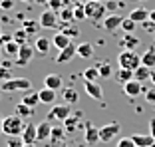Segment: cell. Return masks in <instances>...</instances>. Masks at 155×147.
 <instances>
[{"instance_id":"obj_1","label":"cell","mask_w":155,"mask_h":147,"mask_svg":"<svg viewBox=\"0 0 155 147\" xmlns=\"http://www.w3.org/2000/svg\"><path fill=\"white\" fill-rule=\"evenodd\" d=\"M117 64L121 70H129V72H135L139 66H141V56L137 54L135 50H121L117 54Z\"/></svg>"},{"instance_id":"obj_2","label":"cell","mask_w":155,"mask_h":147,"mask_svg":"<svg viewBox=\"0 0 155 147\" xmlns=\"http://www.w3.org/2000/svg\"><path fill=\"white\" fill-rule=\"evenodd\" d=\"M24 127H26L24 119H22V117H18L16 113L4 117V123H2V129H4V135H6V137H16V135H22L24 133Z\"/></svg>"},{"instance_id":"obj_3","label":"cell","mask_w":155,"mask_h":147,"mask_svg":"<svg viewBox=\"0 0 155 147\" xmlns=\"http://www.w3.org/2000/svg\"><path fill=\"white\" fill-rule=\"evenodd\" d=\"M84 8H86V18L91 20V24L94 22H100L101 18L105 16V4H101V2H94V0H87L86 4H84Z\"/></svg>"},{"instance_id":"obj_4","label":"cell","mask_w":155,"mask_h":147,"mask_svg":"<svg viewBox=\"0 0 155 147\" xmlns=\"http://www.w3.org/2000/svg\"><path fill=\"white\" fill-rule=\"evenodd\" d=\"M0 90H2V92H30V90H32V80H28V78H12L10 82L2 83Z\"/></svg>"},{"instance_id":"obj_5","label":"cell","mask_w":155,"mask_h":147,"mask_svg":"<svg viewBox=\"0 0 155 147\" xmlns=\"http://www.w3.org/2000/svg\"><path fill=\"white\" fill-rule=\"evenodd\" d=\"M70 113H72V106H68V103H62V106H54L50 111H48V115H46V119L48 121H66L70 117Z\"/></svg>"},{"instance_id":"obj_6","label":"cell","mask_w":155,"mask_h":147,"mask_svg":"<svg viewBox=\"0 0 155 147\" xmlns=\"http://www.w3.org/2000/svg\"><path fill=\"white\" fill-rule=\"evenodd\" d=\"M42 28H48V30H54V28H60V16L52 10H44L40 14V18H38Z\"/></svg>"},{"instance_id":"obj_7","label":"cell","mask_w":155,"mask_h":147,"mask_svg":"<svg viewBox=\"0 0 155 147\" xmlns=\"http://www.w3.org/2000/svg\"><path fill=\"white\" fill-rule=\"evenodd\" d=\"M119 129H121V125H119L117 121L105 123L104 127H100V141H104V143H110L111 139H115V135L119 133Z\"/></svg>"},{"instance_id":"obj_8","label":"cell","mask_w":155,"mask_h":147,"mask_svg":"<svg viewBox=\"0 0 155 147\" xmlns=\"http://www.w3.org/2000/svg\"><path fill=\"white\" fill-rule=\"evenodd\" d=\"M34 46H30V44H24V46H20V54H18V58L14 60V64L16 66H28L30 62H32V58H34Z\"/></svg>"},{"instance_id":"obj_9","label":"cell","mask_w":155,"mask_h":147,"mask_svg":"<svg viewBox=\"0 0 155 147\" xmlns=\"http://www.w3.org/2000/svg\"><path fill=\"white\" fill-rule=\"evenodd\" d=\"M127 18H131L135 24H143V22H147V20H149V10L143 8V6H137V8H133L131 12H129Z\"/></svg>"},{"instance_id":"obj_10","label":"cell","mask_w":155,"mask_h":147,"mask_svg":"<svg viewBox=\"0 0 155 147\" xmlns=\"http://www.w3.org/2000/svg\"><path fill=\"white\" fill-rule=\"evenodd\" d=\"M84 86H86V92H87V96H90V97H94L96 101L104 100V90H101V86L97 82H86Z\"/></svg>"},{"instance_id":"obj_11","label":"cell","mask_w":155,"mask_h":147,"mask_svg":"<svg viewBox=\"0 0 155 147\" xmlns=\"http://www.w3.org/2000/svg\"><path fill=\"white\" fill-rule=\"evenodd\" d=\"M123 93H125V96H129L133 100V97H137L139 96V93L143 92V86L139 82H135V80H131V82H127V83H123Z\"/></svg>"},{"instance_id":"obj_12","label":"cell","mask_w":155,"mask_h":147,"mask_svg":"<svg viewBox=\"0 0 155 147\" xmlns=\"http://www.w3.org/2000/svg\"><path fill=\"white\" fill-rule=\"evenodd\" d=\"M52 125H50V121L48 119H44V121H40L38 123V127H36V133H38V141H46V139H50L52 137Z\"/></svg>"},{"instance_id":"obj_13","label":"cell","mask_w":155,"mask_h":147,"mask_svg":"<svg viewBox=\"0 0 155 147\" xmlns=\"http://www.w3.org/2000/svg\"><path fill=\"white\" fill-rule=\"evenodd\" d=\"M50 46H52V40L46 38V36H38L36 40H34V50H36L40 56L48 54V52H50Z\"/></svg>"},{"instance_id":"obj_14","label":"cell","mask_w":155,"mask_h":147,"mask_svg":"<svg viewBox=\"0 0 155 147\" xmlns=\"http://www.w3.org/2000/svg\"><path fill=\"white\" fill-rule=\"evenodd\" d=\"M52 44H54V46L62 52V50H66L68 46H72L74 42H72V38H68L64 32H58V34H54V36H52Z\"/></svg>"},{"instance_id":"obj_15","label":"cell","mask_w":155,"mask_h":147,"mask_svg":"<svg viewBox=\"0 0 155 147\" xmlns=\"http://www.w3.org/2000/svg\"><path fill=\"white\" fill-rule=\"evenodd\" d=\"M121 22H123L121 16H117V14H107V16L104 18V28L110 30V32H114V30L121 28Z\"/></svg>"},{"instance_id":"obj_16","label":"cell","mask_w":155,"mask_h":147,"mask_svg":"<svg viewBox=\"0 0 155 147\" xmlns=\"http://www.w3.org/2000/svg\"><path fill=\"white\" fill-rule=\"evenodd\" d=\"M36 127H38V125H34L32 121H30V123H26V127H24V133H22L24 143H28V145H34V141H38Z\"/></svg>"},{"instance_id":"obj_17","label":"cell","mask_w":155,"mask_h":147,"mask_svg":"<svg viewBox=\"0 0 155 147\" xmlns=\"http://www.w3.org/2000/svg\"><path fill=\"white\" fill-rule=\"evenodd\" d=\"M119 48L121 50H135L137 46H139V38H135L133 34H125L123 38H119Z\"/></svg>"},{"instance_id":"obj_18","label":"cell","mask_w":155,"mask_h":147,"mask_svg":"<svg viewBox=\"0 0 155 147\" xmlns=\"http://www.w3.org/2000/svg\"><path fill=\"white\" fill-rule=\"evenodd\" d=\"M74 56H78V46L76 44H72V46H68L66 50L60 52V54L56 56V62H58V64H66V62L72 60Z\"/></svg>"},{"instance_id":"obj_19","label":"cell","mask_w":155,"mask_h":147,"mask_svg":"<svg viewBox=\"0 0 155 147\" xmlns=\"http://www.w3.org/2000/svg\"><path fill=\"white\" fill-rule=\"evenodd\" d=\"M64 86V80H62V76H58V74H48L44 78V87H50V90H60V87Z\"/></svg>"},{"instance_id":"obj_20","label":"cell","mask_w":155,"mask_h":147,"mask_svg":"<svg viewBox=\"0 0 155 147\" xmlns=\"http://www.w3.org/2000/svg\"><path fill=\"white\" fill-rule=\"evenodd\" d=\"M40 22L38 20H30V18H26L22 22V30L28 34V36H34V38H38V32H40Z\"/></svg>"},{"instance_id":"obj_21","label":"cell","mask_w":155,"mask_h":147,"mask_svg":"<svg viewBox=\"0 0 155 147\" xmlns=\"http://www.w3.org/2000/svg\"><path fill=\"white\" fill-rule=\"evenodd\" d=\"M84 139H86L87 145H94V143L100 141V127H94V125H87L86 133H84Z\"/></svg>"},{"instance_id":"obj_22","label":"cell","mask_w":155,"mask_h":147,"mask_svg":"<svg viewBox=\"0 0 155 147\" xmlns=\"http://www.w3.org/2000/svg\"><path fill=\"white\" fill-rule=\"evenodd\" d=\"M131 139L135 143V147H151L155 143V139L151 135H141V133H133Z\"/></svg>"},{"instance_id":"obj_23","label":"cell","mask_w":155,"mask_h":147,"mask_svg":"<svg viewBox=\"0 0 155 147\" xmlns=\"http://www.w3.org/2000/svg\"><path fill=\"white\" fill-rule=\"evenodd\" d=\"M24 103V106H28V107H36L38 103H40V96H38V92H32V90H30V92H26L22 96V100H20Z\"/></svg>"},{"instance_id":"obj_24","label":"cell","mask_w":155,"mask_h":147,"mask_svg":"<svg viewBox=\"0 0 155 147\" xmlns=\"http://www.w3.org/2000/svg\"><path fill=\"white\" fill-rule=\"evenodd\" d=\"M141 66H145L149 70L155 68V48H147L141 54Z\"/></svg>"},{"instance_id":"obj_25","label":"cell","mask_w":155,"mask_h":147,"mask_svg":"<svg viewBox=\"0 0 155 147\" xmlns=\"http://www.w3.org/2000/svg\"><path fill=\"white\" fill-rule=\"evenodd\" d=\"M62 97H64V101L68 103V106H74V103L80 101V93H78V90H74V87H64Z\"/></svg>"},{"instance_id":"obj_26","label":"cell","mask_w":155,"mask_h":147,"mask_svg":"<svg viewBox=\"0 0 155 147\" xmlns=\"http://www.w3.org/2000/svg\"><path fill=\"white\" fill-rule=\"evenodd\" d=\"M151 72H153V70L145 68V66H139V68L133 72V80L139 82V83H143V82H147V80H151Z\"/></svg>"},{"instance_id":"obj_27","label":"cell","mask_w":155,"mask_h":147,"mask_svg":"<svg viewBox=\"0 0 155 147\" xmlns=\"http://www.w3.org/2000/svg\"><path fill=\"white\" fill-rule=\"evenodd\" d=\"M72 22H76V18H74V6L72 8L64 6L62 12H60V26H66V24H72Z\"/></svg>"},{"instance_id":"obj_28","label":"cell","mask_w":155,"mask_h":147,"mask_svg":"<svg viewBox=\"0 0 155 147\" xmlns=\"http://www.w3.org/2000/svg\"><path fill=\"white\" fill-rule=\"evenodd\" d=\"M38 96H40V103H54L56 101V92L50 87H42Z\"/></svg>"},{"instance_id":"obj_29","label":"cell","mask_w":155,"mask_h":147,"mask_svg":"<svg viewBox=\"0 0 155 147\" xmlns=\"http://www.w3.org/2000/svg\"><path fill=\"white\" fill-rule=\"evenodd\" d=\"M78 56L80 58H91L94 56V44H90V42L78 44Z\"/></svg>"},{"instance_id":"obj_30","label":"cell","mask_w":155,"mask_h":147,"mask_svg":"<svg viewBox=\"0 0 155 147\" xmlns=\"http://www.w3.org/2000/svg\"><path fill=\"white\" fill-rule=\"evenodd\" d=\"M14 113L24 119V117H32V115H34V109H32V107H28V106H24L22 101H18V103H16V107H14Z\"/></svg>"},{"instance_id":"obj_31","label":"cell","mask_w":155,"mask_h":147,"mask_svg":"<svg viewBox=\"0 0 155 147\" xmlns=\"http://www.w3.org/2000/svg\"><path fill=\"white\" fill-rule=\"evenodd\" d=\"M4 54L10 56V60H16V58H18V54H20V46H18L14 40L8 42V44L4 46Z\"/></svg>"},{"instance_id":"obj_32","label":"cell","mask_w":155,"mask_h":147,"mask_svg":"<svg viewBox=\"0 0 155 147\" xmlns=\"http://www.w3.org/2000/svg\"><path fill=\"white\" fill-rule=\"evenodd\" d=\"M115 80H117V82L123 86V83H127V82H131V80H133V72H129V70H121V68H119L117 72H115Z\"/></svg>"},{"instance_id":"obj_33","label":"cell","mask_w":155,"mask_h":147,"mask_svg":"<svg viewBox=\"0 0 155 147\" xmlns=\"http://www.w3.org/2000/svg\"><path fill=\"white\" fill-rule=\"evenodd\" d=\"M82 78L86 80V82H97V78H100V72H97V68L94 66V68H86L82 72Z\"/></svg>"},{"instance_id":"obj_34","label":"cell","mask_w":155,"mask_h":147,"mask_svg":"<svg viewBox=\"0 0 155 147\" xmlns=\"http://www.w3.org/2000/svg\"><path fill=\"white\" fill-rule=\"evenodd\" d=\"M96 68H97V72H100V78H110L111 72H114V70H111V64H110V62H100Z\"/></svg>"},{"instance_id":"obj_35","label":"cell","mask_w":155,"mask_h":147,"mask_svg":"<svg viewBox=\"0 0 155 147\" xmlns=\"http://www.w3.org/2000/svg\"><path fill=\"white\" fill-rule=\"evenodd\" d=\"M12 40L16 42L18 46H24V44H28V34L24 32L22 28H20V30H16V32L12 34Z\"/></svg>"},{"instance_id":"obj_36","label":"cell","mask_w":155,"mask_h":147,"mask_svg":"<svg viewBox=\"0 0 155 147\" xmlns=\"http://www.w3.org/2000/svg\"><path fill=\"white\" fill-rule=\"evenodd\" d=\"M64 135H66V131H64V127H62V125H60V127H54V129H52V137H50V141L56 145L60 139H64Z\"/></svg>"},{"instance_id":"obj_37","label":"cell","mask_w":155,"mask_h":147,"mask_svg":"<svg viewBox=\"0 0 155 147\" xmlns=\"http://www.w3.org/2000/svg\"><path fill=\"white\" fill-rule=\"evenodd\" d=\"M26 143H24L22 135H16V137H6V147H24Z\"/></svg>"},{"instance_id":"obj_38","label":"cell","mask_w":155,"mask_h":147,"mask_svg":"<svg viewBox=\"0 0 155 147\" xmlns=\"http://www.w3.org/2000/svg\"><path fill=\"white\" fill-rule=\"evenodd\" d=\"M135 26H137V24L133 22L131 18H123V22H121V30H123L125 34H131L133 30H135Z\"/></svg>"},{"instance_id":"obj_39","label":"cell","mask_w":155,"mask_h":147,"mask_svg":"<svg viewBox=\"0 0 155 147\" xmlns=\"http://www.w3.org/2000/svg\"><path fill=\"white\" fill-rule=\"evenodd\" d=\"M60 28H64L62 32H64L68 38H78V36H80V30H78V28H74L72 24H66V26H60Z\"/></svg>"},{"instance_id":"obj_40","label":"cell","mask_w":155,"mask_h":147,"mask_svg":"<svg viewBox=\"0 0 155 147\" xmlns=\"http://www.w3.org/2000/svg\"><path fill=\"white\" fill-rule=\"evenodd\" d=\"M74 18L76 20L86 18V8H84V4H74Z\"/></svg>"},{"instance_id":"obj_41","label":"cell","mask_w":155,"mask_h":147,"mask_svg":"<svg viewBox=\"0 0 155 147\" xmlns=\"http://www.w3.org/2000/svg\"><path fill=\"white\" fill-rule=\"evenodd\" d=\"M64 0H50V2H48V10H52V12H62V8H64Z\"/></svg>"},{"instance_id":"obj_42","label":"cell","mask_w":155,"mask_h":147,"mask_svg":"<svg viewBox=\"0 0 155 147\" xmlns=\"http://www.w3.org/2000/svg\"><path fill=\"white\" fill-rule=\"evenodd\" d=\"M78 119H80V113H76V115H70L68 119L64 121V125H66V129L68 131H74V127H76V123H78Z\"/></svg>"},{"instance_id":"obj_43","label":"cell","mask_w":155,"mask_h":147,"mask_svg":"<svg viewBox=\"0 0 155 147\" xmlns=\"http://www.w3.org/2000/svg\"><path fill=\"white\" fill-rule=\"evenodd\" d=\"M10 80H12V70L0 66V82L4 83V82H10Z\"/></svg>"},{"instance_id":"obj_44","label":"cell","mask_w":155,"mask_h":147,"mask_svg":"<svg viewBox=\"0 0 155 147\" xmlns=\"http://www.w3.org/2000/svg\"><path fill=\"white\" fill-rule=\"evenodd\" d=\"M115 147H135V143H133L131 137H121L117 143H115Z\"/></svg>"},{"instance_id":"obj_45","label":"cell","mask_w":155,"mask_h":147,"mask_svg":"<svg viewBox=\"0 0 155 147\" xmlns=\"http://www.w3.org/2000/svg\"><path fill=\"white\" fill-rule=\"evenodd\" d=\"M119 6H121V4H119V2H115V0H107V2H105V10H107L110 14H114Z\"/></svg>"},{"instance_id":"obj_46","label":"cell","mask_w":155,"mask_h":147,"mask_svg":"<svg viewBox=\"0 0 155 147\" xmlns=\"http://www.w3.org/2000/svg\"><path fill=\"white\" fill-rule=\"evenodd\" d=\"M141 26H143V30H145V32H149V34H155V24L151 22V20H147V22H143Z\"/></svg>"},{"instance_id":"obj_47","label":"cell","mask_w":155,"mask_h":147,"mask_svg":"<svg viewBox=\"0 0 155 147\" xmlns=\"http://www.w3.org/2000/svg\"><path fill=\"white\" fill-rule=\"evenodd\" d=\"M145 100L149 101L151 106H155V87H151V90H147V93H145Z\"/></svg>"},{"instance_id":"obj_48","label":"cell","mask_w":155,"mask_h":147,"mask_svg":"<svg viewBox=\"0 0 155 147\" xmlns=\"http://www.w3.org/2000/svg\"><path fill=\"white\" fill-rule=\"evenodd\" d=\"M0 8L2 10H12L14 8V0H0Z\"/></svg>"},{"instance_id":"obj_49","label":"cell","mask_w":155,"mask_h":147,"mask_svg":"<svg viewBox=\"0 0 155 147\" xmlns=\"http://www.w3.org/2000/svg\"><path fill=\"white\" fill-rule=\"evenodd\" d=\"M149 135L155 139V117H151V119H149Z\"/></svg>"},{"instance_id":"obj_50","label":"cell","mask_w":155,"mask_h":147,"mask_svg":"<svg viewBox=\"0 0 155 147\" xmlns=\"http://www.w3.org/2000/svg\"><path fill=\"white\" fill-rule=\"evenodd\" d=\"M149 20L155 24V10H149Z\"/></svg>"},{"instance_id":"obj_51","label":"cell","mask_w":155,"mask_h":147,"mask_svg":"<svg viewBox=\"0 0 155 147\" xmlns=\"http://www.w3.org/2000/svg\"><path fill=\"white\" fill-rule=\"evenodd\" d=\"M2 123H4V117H2V115H0V135L4 133V129H2Z\"/></svg>"},{"instance_id":"obj_52","label":"cell","mask_w":155,"mask_h":147,"mask_svg":"<svg viewBox=\"0 0 155 147\" xmlns=\"http://www.w3.org/2000/svg\"><path fill=\"white\" fill-rule=\"evenodd\" d=\"M149 82L153 83V87H155V70H153V72H151V80H149Z\"/></svg>"},{"instance_id":"obj_53","label":"cell","mask_w":155,"mask_h":147,"mask_svg":"<svg viewBox=\"0 0 155 147\" xmlns=\"http://www.w3.org/2000/svg\"><path fill=\"white\" fill-rule=\"evenodd\" d=\"M72 2H74V4H86L87 0H72Z\"/></svg>"},{"instance_id":"obj_54","label":"cell","mask_w":155,"mask_h":147,"mask_svg":"<svg viewBox=\"0 0 155 147\" xmlns=\"http://www.w3.org/2000/svg\"><path fill=\"white\" fill-rule=\"evenodd\" d=\"M34 2H38V4H48L50 0H34Z\"/></svg>"},{"instance_id":"obj_55","label":"cell","mask_w":155,"mask_h":147,"mask_svg":"<svg viewBox=\"0 0 155 147\" xmlns=\"http://www.w3.org/2000/svg\"><path fill=\"white\" fill-rule=\"evenodd\" d=\"M94 2H101V4H104V2H105V0H94Z\"/></svg>"},{"instance_id":"obj_56","label":"cell","mask_w":155,"mask_h":147,"mask_svg":"<svg viewBox=\"0 0 155 147\" xmlns=\"http://www.w3.org/2000/svg\"><path fill=\"white\" fill-rule=\"evenodd\" d=\"M20 2H32V0H20Z\"/></svg>"},{"instance_id":"obj_57","label":"cell","mask_w":155,"mask_h":147,"mask_svg":"<svg viewBox=\"0 0 155 147\" xmlns=\"http://www.w3.org/2000/svg\"><path fill=\"white\" fill-rule=\"evenodd\" d=\"M24 147H34V145H28V143H26V145H24Z\"/></svg>"},{"instance_id":"obj_58","label":"cell","mask_w":155,"mask_h":147,"mask_svg":"<svg viewBox=\"0 0 155 147\" xmlns=\"http://www.w3.org/2000/svg\"><path fill=\"white\" fill-rule=\"evenodd\" d=\"M0 36H2V30H0Z\"/></svg>"},{"instance_id":"obj_59","label":"cell","mask_w":155,"mask_h":147,"mask_svg":"<svg viewBox=\"0 0 155 147\" xmlns=\"http://www.w3.org/2000/svg\"><path fill=\"white\" fill-rule=\"evenodd\" d=\"M0 56H2V50H0Z\"/></svg>"},{"instance_id":"obj_60","label":"cell","mask_w":155,"mask_h":147,"mask_svg":"<svg viewBox=\"0 0 155 147\" xmlns=\"http://www.w3.org/2000/svg\"><path fill=\"white\" fill-rule=\"evenodd\" d=\"M0 66H2V60H0Z\"/></svg>"},{"instance_id":"obj_61","label":"cell","mask_w":155,"mask_h":147,"mask_svg":"<svg viewBox=\"0 0 155 147\" xmlns=\"http://www.w3.org/2000/svg\"><path fill=\"white\" fill-rule=\"evenodd\" d=\"M151 147H155V143H153V145H151Z\"/></svg>"},{"instance_id":"obj_62","label":"cell","mask_w":155,"mask_h":147,"mask_svg":"<svg viewBox=\"0 0 155 147\" xmlns=\"http://www.w3.org/2000/svg\"><path fill=\"white\" fill-rule=\"evenodd\" d=\"M141 2H143V0H141Z\"/></svg>"},{"instance_id":"obj_63","label":"cell","mask_w":155,"mask_h":147,"mask_svg":"<svg viewBox=\"0 0 155 147\" xmlns=\"http://www.w3.org/2000/svg\"><path fill=\"white\" fill-rule=\"evenodd\" d=\"M0 87H2V86H0Z\"/></svg>"}]
</instances>
